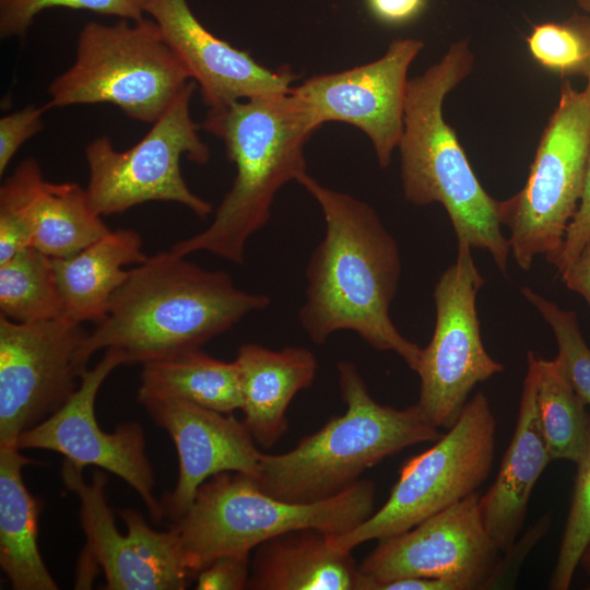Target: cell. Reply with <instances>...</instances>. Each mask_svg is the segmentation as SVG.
I'll return each instance as SVG.
<instances>
[{
	"mask_svg": "<svg viewBox=\"0 0 590 590\" xmlns=\"http://www.w3.org/2000/svg\"><path fill=\"white\" fill-rule=\"evenodd\" d=\"M297 182L317 201L326 222L306 268L302 328L316 344L337 331H353L371 347L394 352L415 371L422 349L389 316L401 273L396 239L366 202L321 185L308 173Z\"/></svg>",
	"mask_w": 590,
	"mask_h": 590,
	"instance_id": "6da1fadb",
	"label": "cell"
},
{
	"mask_svg": "<svg viewBox=\"0 0 590 590\" xmlns=\"http://www.w3.org/2000/svg\"><path fill=\"white\" fill-rule=\"evenodd\" d=\"M269 305V296L236 287L226 272L161 251L129 271L80 356L87 364L97 351L113 347L123 352L127 364L168 358L200 349Z\"/></svg>",
	"mask_w": 590,
	"mask_h": 590,
	"instance_id": "7a4b0ae2",
	"label": "cell"
},
{
	"mask_svg": "<svg viewBox=\"0 0 590 590\" xmlns=\"http://www.w3.org/2000/svg\"><path fill=\"white\" fill-rule=\"evenodd\" d=\"M202 128L223 141L236 175L210 225L170 250L182 257L208 251L240 264L248 239L268 223L276 192L307 173L304 148L319 127L290 90L209 109Z\"/></svg>",
	"mask_w": 590,
	"mask_h": 590,
	"instance_id": "3957f363",
	"label": "cell"
},
{
	"mask_svg": "<svg viewBox=\"0 0 590 590\" xmlns=\"http://www.w3.org/2000/svg\"><path fill=\"white\" fill-rule=\"evenodd\" d=\"M473 60L468 42L459 40L439 62L409 80L398 145L402 187L416 205L442 204L458 245L486 249L506 273L510 245L502 232L499 201L484 190L442 116L445 97L469 75Z\"/></svg>",
	"mask_w": 590,
	"mask_h": 590,
	"instance_id": "277c9868",
	"label": "cell"
},
{
	"mask_svg": "<svg viewBox=\"0 0 590 590\" xmlns=\"http://www.w3.org/2000/svg\"><path fill=\"white\" fill-rule=\"evenodd\" d=\"M337 370L344 413L290 451L262 453L253 479L266 493L293 503L328 499L386 458L441 436L416 403L402 410L378 403L353 363L341 361Z\"/></svg>",
	"mask_w": 590,
	"mask_h": 590,
	"instance_id": "5b68a950",
	"label": "cell"
},
{
	"mask_svg": "<svg viewBox=\"0 0 590 590\" xmlns=\"http://www.w3.org/2000/svg\"><path fill=\"white\" fill-rule=\"evenodd\" d=\"M375 503L376 486L369 480L361 479L328 499L293 503L266 493L250 475L223 472L199 487L188 510L170 528L186 567L196 575L219 556L250 554L287 531L349 532L374 514Z\"/></svg>",
	"mask_w": 590,
	"mask_h": 590,
	"instance_id": "8992f818",
	"label": "cell"
},
{
	"mask_svg": "<svg viewBox=\"0 0 590 590\" xmlns=\"http://www.w3.org/2000/svg\"><path fill=\"white\" fill-rule=\"evenodd\" d=\"M190 81L152 19L88 22L79 34L73 63L50 83L45 106L106 103L153 123Z\"/></svg>",
	"mask_w": 590,
	"mask_h": 590,
	"instance_id": "52a82bcc",
	"label": "cell"
},
{
	"mask_svg": "<svg viewBox=\"0 0 590 590\" xmlns=\"http://www.w3.org/2000/svg\"><path fill=\"white\" fill-rule=\"evenodd\" d=\"M495 440L496 418L485 394L476 392L432 447L403 463L386 503L349 532L329 535L331 545L352 552L406 531L475 493L491 473Z\"/></svg>",
	"mask_w": 590,
	"mask_h": 590,
	"instance_id": "ba28073f",
	"label": "cell"
},
{
	"mask_svg": "<svg viewBox=\"0 0 590 590\" xmlns=\"http://www.w3.org/2000/svg\"><path fill=\"white\" fill-rule=\"evenodd\" d=\"M589 148L590 91H576L566 82L524 186L499 201L510 251L522 270H529L538 255L552 263L560 250L581 200Z\"/></svg>",
	"mask_w": 590,
	"mask_h": 590,
	"instance_id": "9c48e42d",
	"label": "cell"
},
{
	"mask_svg": "<svg viewBox=\"0 0 590 590\" xmlns=\"http://www.w3.org/2000/svg\"><path fill=\"white\" fill-rule=\"evenodd\" d=\"M194 88L191 80L130 149L117 151L107 135L86 146V190L99 215L120 214L149 201L176 202L201 219L212 212L211 203L189 189L180 170L182 156L200 165L210 158L190 114Z\"/></svg>",
	"mask_w": 590,
	"mask_h": 590,
	"instance_id": "30bf717a",
	"label": "cell"
},
{
	"mask_svg": "<svg viewBox=\"0 0 590 590\" xmlns=\"http://www.w3.org/2000/svg\"><path fill=\"white\" fill-rule=\"evenodd\" d=\"M483 283L471 247L458 245L455 263L435 285L434 333L415 369L421 381L416 405L437 428H450L475 385L504 370L481 338L475 300Z\"/></svg>",
	"mask_w": 590,
	"mask_h": 590,
	"instance_id": "8fae6325",
	"label": "cell"
},
{
	"mask_svg": "<svg viewBox=\"0 0 590 590\" xmlns=\"http://www.w3.org/2000/svg\"><path fill=\"white\" fill-rule=\"evenodd\" d=\"M62 476L67 487L80 499V517L86 536L76 577V588L91 586L97 566L109 590H182L190 583L176 532L156 531L135 510L123 509L120 516L128 533L121 534L105 498L106 476L94 471L90 483L82 469L64 460Z\"/></svg>",
	"mask_w": 590,
	"mask_h": 590,
	"instance_id": "7c38bea8",
	"label": "cell"
},
{
	"mask_svg": "<svg viewBox=\"0 0 590 590\" xmlns=\"http://www.w3.org/2000/svg\"><path fill=\"white\" fill-rule=\"evenodd\" d=\"M88 332L67 318L20 323L0 316V447L56 412L78 389Z\"/></svg>",
	"mask_w": 590,
	"mask_h": 590,
	"instance_id": "4fadbf2b",
	"label": "cell"
},
{
	"mask_svg": "<svg viewBox=\"0 0 590 590\" xmlns=\"http://www.w3.org/2000/svg\"><path fill=\"white\" fill-rule=\"evenodd\" d=\"M477 492L413 528L378 540L358 566V590L403 578H434L455 590H482L500 552L488 534Z\"/></svg>",
	"mask_w": 590,
	"mask_h": 590,
	"instance_id": "5bb4252c",
	"label": "cell"
},
{
	"mask_svg": "<svg viewBox=\"0 0 590 590\" xmlns=\"http://www.w3.org/2000/svg\"><path fill=\"white\" fill-rule=\"evenodd\" d=\"M123 364H127L123 352L106 349L102 359L83 371L70 398L47 418L22 433L16 445L19 449L56 451L82 470L96 465L116 474L141 496L152 518L160 521L164 511L154 495V474L142 427L127 422L106 433L95 417V399L102 384Z\"/></svg>",
	"mask_w": 590,
	"mask_h": 590,
	"instance_id": "9a60e30c",
	"label": "cell"
},
{
	"mask_svg": "<svg viewBox=\"0 0 590 590\" xmlns=\"http://www.w3.org/2000/svg\"><path fill=\"white\" fill-rule=\"evenodd\" d=\"M422 48L418 39H396L379 59L311 76L292 86L291 93L319 128L324 122L339 121L363 131L380 167H387L403 132L408 70Z\"/></svg>",
	"mask_w": 590,
	"mask_h": 590,
	"instance_id": "2e32d148",
	"label": "cell"
},
{
	"mask_svg": "<svg viewBox=\"0 0 590 590\" xmlns=\"http://www.w3.org/2000/svg\"><path fill=\"white\" fill-rule=\"evenodd\" d=\"M144 13L157 24L190 79L200 87L209 109L235 102L285 94L296 75L288 67L270 70L212 34L187 0H145Z\"/></svg>",
	"mask_w": 590,
	"mask_h": 590,
	"instance_id": "e0dca14e",
	"label": "cell"
},
{
	"mask_svg": "<svg viewBox=\"0 0 590 590\" xmlns=\"http://www.w3.org/2000/svg\"><path fill=\"white\" fill-rule=\"evenodd\" d=\"M154 422L172 437L178 459L176 486L162 503L172 521L190 507L199 487L223 472L258 474L262 452L243 421L179 400L141 403Z\"/></svg>",
	"mask_w": 590,
	"mask_h": 590,
	"instance_id": "ac0fdd59",
	"label": "cell"
},
{
	"mask_svg": "<svg viewBox=\"0 0 590 590\" xmlns=\"http://www.w3.org/2000/svg\"><path fill=\"white\" fill-rule=\"evenodd\" d=\"M514 435L495 481L479 498L485 528L500 553L522 530L528 503L539 477L553 461L536 408V374L530 354Z\"/></svg>",
	"mask_w": 590,
	"mask_h": 590,
	"instance_id": "d6986e66",
	"label": "cell"
},
{
	"mask_svg": "<svg viewBox=\"0 0 590 590\" xmlns=\"http://www.w3.org/2000/svg\"><path fill=\"white\" fill-rule=\"evenodd\" d=\"M235 362L240 378L243 422L256 442L271 448L288 429L286 412L293 398L311 387L317 358L300 346L274 351L248 343L239 346Z\"/></svg>",
	"mask_w": 590,
	"mask_h": 590,
	"instance_id": "ffe728a7",
	"label": "cell"
},
{
	"mask_svg": "<svg viewBox=\"0 0 590 590\" xmlns=\"http://www.w3.org/2000/svg\"><path fill=\"white\" fill-rule=\"evenodd\" d=\"M329 535L306 528L259 544L250 558L247 589L358 590L361 573L351 552L333 547Z\"/></svg>",
	"mask_w": 590,
	"mask_h": 590,
	"instance_id": "44dd1931",
	"label": "cell"
},
{
	"mask_svg": "<svg viewBox=\"0 0 590 590\" xmlns=\"http://www.w3.org/2000/svg\"><path fill=\"white\" fill-rule=\"evenodd\" d=\"M142 238L130 228L110 231L69 258H52L63 300V318L83 323L103 321L109 303L130 270L148 259Z\"/></svg>",
	"mask_w": 590,
	"mask_h": 590,
	"instance_id": "7402d4cb",
	"label": "cell"
},
{
	"mask_svg": "<svg viewBox=\"0 0 590 590\" xmlns=\"http://www.w3.org/2000/svg\"><path fill=\"white\" fill-rule=\"evenodd\" d=\"M20 450L0 447V565L15 590H56L37 543L40 506L22 474L35 461Z\"/></svg>",
	"mask_w": 590,
	"mask_h": 590,
	"instance_id": "603a6c76",
	"label": "cell"
},
{
	"mask_svg": "<svg viewBox=\"0 0 590 590\" xmlns=\"http://www.w3.org/2000/svg\"><path fill=\"white\" fill-rule=\"evenodd\" d=\"M140 403L179 400L224 414L241 408L236 362L214 358L200 349L143 364Z\"/></svg>",
	"mask_w": 590,
	"mask_h": 590,
	"instance_id": "cb8c5ba5",
	"label": "cell"
},
{
	"mask_svg": "<svg viewBox=\"0 0 590 590\" xmlns=\"http://www.w3.org/2000/svg\"><path fill=\"white\" fill-rule=\"evenodd\" d=\"M32 247L51 258H69L88 247L110 229L75 182L38 186L32 203Z\"/></svg>",
	"mask_w": 590,
	"mask_h": 590,
	"instance_id": "d4e9b609",
	"label": "cell"
},
{
	"mask_svg": "<svg viewBox=\"0 0 590 590\" xmlns=\"http://www.w3.org/2000/svg\"><path fill=\"white\" fill-rule=\"evenodd\" d=\"M536 374L538 416L553 460L577 464L589 440L590 417L586 403L574 390L556 358L546 359L528 352Z\"/></svg>",
	"mask_w": 590,
	"mask_h": 590,
	"instance_id": "484cf974",
	"label": "cell"
},
{
	"mask_svg": "<svg viewBox=\"0 0 590 590\" xmlns=\"http://www.w3.org/2000/svg\"><path fill=\"white\" fill-rule=\"evenodd\" d=\"M0 316L20 323L63 317L51 257L27 247L0 263Z\"/></svg>",
	"mask_w": 590,
	"mask_h": 590,
	"instance_id": "4316f807",
	"label": "cell"
},
{
	"mask_svg": "<svg viewBox=\"0 0 590 590\" xmlns=\"http://www.w3.org/2000/svg\"><path fill=\"white\" fill-rule=\"evenodd\" d=\"M44 180L34 157L21 162L0 187V263L32 247V203Z\"/></svg>",
	"mask_w": 590,
	"mask_h": 590,
	"instance_id": "83f0119b",
	"label": "cell"
},
{
	"mask_svg": "<svg viewBox=\"0 0 590 590\" xmlns=\"http://www.w3.org/2000/svg\"><path fill=\"white\" fill-rule=\"evenodd\" d=\"M521 292L552 328L558 349L555 358L576 393L590 405V349L581 335L576 312L562 309L529 287Z\"/></svg>",
	"mask_w": 590,
	"mask_h": 590,
	"instance_id": "f1b7e54d",
	"label": "cell"
},
{
	"mask_svg": "<svg viewBox=\"0 0 590 590\" xmlns=\"http://www.w3.org/2000/svg\"><path fill=\"white\" fill-rule=\"evenodd\" d=\"M577 476L556 564L550 580L553 590H567L581 556L590 544V424L588 447L576 464Z\"/></svg>",
	"mask_w": 590,
	"mask_h": 590,
	"instance_id": "f546056e",
	"label": "cell"
},
{
	"mask_svg": "<svg viewBox=\"0 0 590 590\" xmlns=\"http://www.w3.org/2000/svg\"><path fill=\"white\" fill-rule=\"evenodd\" d=\"M145 0H0V35L24 37L35 17L46 9L69 8L139 21Z\"/></svg>",
	"mask_w": 590,
	"mask_h": 590,
	"instance_id": "4dcf8cb0",
	"label": "cell"
},
{
	"mask_svg": "<svg viewBox=\"0 0 590 590\" xmlns=\"http://www.w3.org/2000/svg\"><path fill=\"white\" fill-rule=\"evenodd\" d=\"M532 58L559 74H581L588 58V42L576 17L564 23L535 25L527 37Z\"/></svg>",
	"mask_w": 590,
	"mask_h": 590,
	"instance_id": "1f68e13d",
	"label": "cell"
},
{
	"mask_svg": "<svg viewBox=\"0 0 590 590\" xmlns=\"http://www.w3.org/2000/svg\"><path fill=\"white\" fill-rule=\"evenodd\" d=\"M46 106L30 105L0 118V175L8 168L17 150L44 128Z\"/></svg>",
	"mask_w": 590,
	"mask_h": 590,
	"instance_id": "d6a6232c",
	"label": "cell"
},
{
	"mask_svg": "<svg viewBox=\"0 0 590 590\" xmlns=\"http://www.w3.org/2000/svg\"><path fill=\"white\" fill-rule=\"evenodd\" d=\"M550 526L551 517L545 515L540 518L538 522L520 538V540L517 538V540L502 553L504 556H499L485 589H503L514 586L524 558L535 546L538 541L543 538Z\"/></svg>",
	"mask_w": 590,
	"mask_h": 590,
	"instance_id": "836d02e7",
	"label": "cell"
},
{
	"mask_svg": "<svg viewBox=\"0 0 590 590\" xmlns=\"http://www.w3.org/2000/svg\"><path fill=\"white\" fill-rule=\"evenodd\" d=\"M198 590L247 589L250 554H228L216 557L197 574Z\"/></svg>",
	"mask_w": 590,
	"mask_h": 590,
	"instance_id": "e575fe53",
	"label": "cell"
},
{
	"mask_svg": "<svg viewBox=\"0 0 590 590\" xmlns=\"http://www.w3.org/2000/svg\"><path fill=\"white\" fill-rule=\"evenodd\" d=\"M588 243H590V148L579 206L567 227L562 248L552 261L558 273L576 259Z\"/></svg>",
	"mask_w": 590,
	"mask_h": 590,
	"instance_id": "d590c367",
	"label": "cell"
},
{
	"mask_svg": "<svg viewBox=\"0 0 590 590\" xmlns=\"http://www.w3.org/2000/svg\"><path fill=\"white\" fill-rule=\"evenodd\" d=\"M370 14L380 23L399 26L415 20L427 0H365Z\"/></svg>",
	"mask_w": 590,
	"mask_h": 590,
	"instance_id": "8d00e7d4",
	"label": "cell"
},
{
	"mask_svg": "<svg viewBox=\"0 0 590 590\" xmlns=\"http://www.w3.org/2000/svg\"><path fill=\"white\" fill-rule=\"evenodd\" d=\"M560 274L566 286L579 293L590 307V243Z\"/></svg>",
	"mask_w": 590,
	"mask_h": 590,
	"instance_id": "74e56055",
	"label": "cell"
},
{
	"mask_svg": "<svg viewBox=\"0 0 590 590\" xmlns=\"http://www.w3.org/2000/svg\"><path fill=\"white\" fill-rule=\"evenodd\" d=\"M375 590H455L444 580L434 578H403L396 579L376 587Z\"/></svg>",
	"mask_w": 590,
	"mask_h": 590,
	"instance_id": "f35d334b",
	"label": "cell"
},
{
	"mask_svg": "<svg viewBox=\"0 0 590 590\" xmlns=\"http://www.w3.org/2000/svg\"><path fill=\"white\" fill-rule=\"evenodd\" d=\"M575 17L578 24L580 25L581 30L583 31L587 42H588L589 52H588V58H587V61L585 63L581 74L586 76L587 79L586 88L590 91V17H579V16H575Z\"/></svg>",
	"mask_w": 590,
	"mask_h": 590,
	"instance_id": "ab89813d",
	"label": "cell"
},
{
	"mask_svg": "<svg viewBox=\"0 0 590 590\" xmlns=\"http://www.w3.org/2000/svg\"><path fill=\"white\" fill-rule=\"evenodd\" d=\"M580 563H581V565L585 567L586 571L590 576V544L588 545V547L583 552V554L581 556V559H580Z\"/></svg>",
	"mask_w": 590,
	"mask_h": 590,
	"instance_id": "60d3db41",
	"label": "cell"
},
{
	"mask_svg": "<svg viewBox=\"0 0 590 590\" xmlns=\"http://www.w3.org/2000/svg\"><path fill=\"white\" fill-rule=\"evenodd\" d=\"M579 2L585 9L590 10V0H579Z\"/></svg>",
	"mask_w": 590,
	"mask_h": 590,
	"instance_id": "b9f144b4",
	"label": "cell"
}]
</instances>
